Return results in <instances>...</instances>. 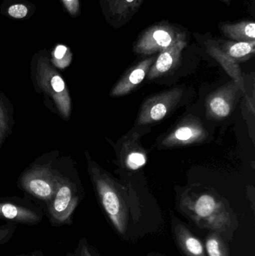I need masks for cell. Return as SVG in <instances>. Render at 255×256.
<instances>
[{
  "label": "cell",
  "instance_id": "6da1fadb",
  "mask_svg": "<svg viewBox=\"0 0 255 256\" xmlns=\"http://www.w3.org/2000/svg\"><path fill=\"white\" fill-rule=\"evenodd\" d=\"M88 172L106 219L120 238L135 243L160 233L163 222L148 216L135 191L115 182L88 156Z\"/></svg>",
  "mask_w": 255,
  "mask_h": 256
},
{
  "label": "cell",
  "instance_id": "7a4b0ae2",
  "mask_svg": "<svg viewBox=\"0 0 255 256\" xmlns=\"http://www.w3.org/2000/svg\"><path fill=\"white\" fill-rule=\"evenodd\" d=\"M178 208L199 230L215 232L227 242L233 240L239 218L226 200L210 191L187 190L178 200Z\"/></svg>",
  "mask_w": 255,
  "mask_h": 256
},
{
  "label": "cell",
  "instance_id": "3957f363",
  "mask_svg": "<svg viewBox=\"0 0 255 256\" xmlns=\"http://www.w3.org/2000/svg\"><path fill=\"white\" fill-rule=\"evenodd\" d=\"M34 86L43 94L55 112L67 121L71 115L72 103L67 85L46 56H39L33 73Z\"/></svg>",
  "mask_w": 255,
  "mask_h": 256
},
{
  "label": "cell",
  "instance_id": "277c9868",
  "mask_svg": "<svg viewBox=\"0 0 255 256\" xmlns=\"http://www.w3.org/2000/svg\"><path fill=\"white\" fill-rule=\"evenodd\" d=\"M83 194L74 182L60 174L58 186L52 201L45 208V214L52 227L59 228L73 224L75 210Z\"/></svg>",
  "mask_w": 255,
  "mask_h": 256
},
{
  "label": "cell",
  "instance_id": "5b68a950",
  "mask_svg": "<svg viewBox=\"0 0 255 256\" xmlns=\"http://www.w3.org/2000/svg\"><path fill=\"white\" fill-rule=\"evenodd\" d=\"M60 174L50 165H34L21 174L18 186L37 201L43 202L46 208L55 195Z\"/></svg>",
  "mask_w": 255,
  "mask_h": 256
},
{
  "label": "cell",
  "instance_id": "8992f818",
  "mask_svg": "<svg viewBox=\"0 0 255 256\" xmlns=\"http://www.w3.org/2000/svg\"><path fill=\"white\" fill-rule=\"evenodd\" d=\"M184 38H187V34L180 28L169 24H157L146 28L139 36L134 45V51L142 55H153Z\"/></svg>",
  "mask_w": 255,
  "mask_h": 256
},
{
  "label": "cell",
  "instance_id": "52a82bcc",
  "mask_svg": "<svg viewBox=\"0 0 255 256\" xmlns=\"http://www.w3.org/2000/svg\"><path fill=\"white\" fill-rule=\"evenodd\" d=\"M44 214L42 208L28 200L0 198V220L32 226L40 224Z\"/></svg>",
  "mask_w": 255,
  "mask_h": 256
},
{
  "label": "cell",
  "instance_id": "ba28073f",
  "mask_svg": "<svg viewBox=\"0 0 255 256\" xmlns=\"http://www.w3.org/2000/svg\"><path fill=\"white\" fill-rule=\"evenodd\" d=\"M182 94L181 88H175L147 99L141 108L137 124L144 126L163 120L178 104Z\"/></svg>",
  "mask_w": 255,
  "mask_h": 256
},
{
  "label": "cell",
  "instance_id": "9c48e42d",
  "mask_svg": "<svg viewBox=\"0 0 255 256\" xmlns=\"http://www.w3.org/2000/svg\"><path fill=\"white\" fill-rule=\"evenodd\" d=\"M238 84L233 81L208 96L206 102L207 116L211 120H223L232 114L236 104Z\"/></svg>",
  "mask_w": 255,
  "mask_h": 256
},
{
  "label": "cell",
  "instance_id": "30bf717a",
  "mask_svg": "<svg viewBox=\"0 0 255 256\" xmlns=\"http://www.w3.org/2000/svg\"><path fill=\"white\" fill-rule=\"evenodd\" d=\"M145 0H100L108 24L115 28L126 25L142 7Z\"/></svg>",
  "mask_w": 255,
  "mask_h": 256
},
{
  "label": "cell",
  "instance_id": "8fae6325",
  "mask_svg": "<svg viewBox=\"0 0 255 256\" xmlns=\"http://www.w3.org/2000/svg\"><path fill=\"white\" fill-rule=\"evenodd\" d=\"M206 136V130L197 118H187L163 140L162 146L165 147L187 146L200 142Z\"/></svg>",
  "mask_w": 255,
  "mask_h": 256
},
{
  "label": "cell",
  "instance_id": "7c38bea8",
  "mask_svg": "<svg viewBox=\"0 0 255 256\" xmlns=\"http://www.w3.org/2000/svg\"><path fill=\"white\" fill-rule=\"evenodd\" d=\"M171 230L174 242L182 256H207L203 240L174 216L171 220Z\"/></svg>",
  "mask_w": 255,
  "mask_h": 256
},
{
  "label": "cell",
  "instance_id": "4fadbf2b",
  "mask_svg": "<svg viewBox=\"0 0 255 256\" xmlns=\"http://www.w3.org/2000/svg\"><path fill=\"white\" fill-rule=\"evenodd\" d=\"M187 38L181 39L172 46L160 52L148 74L149 80L163 76L179 62L183 50L187 46Z\"/></svg>",
  "mask_w": 255,
  "mask_h": 256
},
{
  "label": "cell",
  "instance_id": "5bb4252c",
  "mask_svg": "<svg viewBox=\"0 0 255 256\" xmlns=\"http://www.w3.org/2000/svg\"><path fill=\"white\" fill-rule=\"evenodd\" d=\"M156 57H151L140 62L137 66L130 69L124 78L116 84L111 91L112 97L125 96L133 91L145 79L151 66L156 60Z\"/></svg>",
  "mask_w": 255,
  "mask_h": 256
},
{
  "label": "cell",
  "instance_id": "9a60e30c",
  "mask_svg": "<svg viewBox=\"0 0 255 256\" xmlns=\"http://www.w3.org/2000/svg\"><path fill=\"white\" fill-rule=\"evenodd\" d=\"M121 160L128 170L133 171L139 170L146 164L148 160L146 152L141 146L139 138L135 134L123 144Z\"/></svg>",
  "mask_w": 255,
  "mask_h": 256
},
{
  "label": "cell",
  "instance_id": "2e32d148",
  "mask_svg": "<svg viewBox=\"0 0 255 256\" xmlns=\"http://www.w3.org/2000/svg\"><path fill=\"white\" fill-rule=\"evenodd\" d=\"M220 31L226 37L236 42H255V24L242 21L238 24H223Z\"/></svg>",
  "mask_w": 255,
  "mask_h": 256
},
{
  "label": "cell",
  "instance_id": "e0dca14e",
  "mask_svg": "<svg viewBox=\"0 0 255 256\" xmlns=\"http://www.w3.org/2000/svg\"><path fill=\"white\" fill-rule=\"evenodd\" d=\"M208 50L210 55L212 56L217 61L221 64L225 70L228 72L231 76L234 79V81L238 84L240 90L245 92V86H244V80L241 74V69L238 66V62L228 56L224 52L221 50L217 46L214 44H209L208 46Z\"/></svg>",
  "mask_w": 255,
  "mask_h": 256
},
{
  "label": "cell",
  "instance_id": "ac0fdd59",
  "mask_svg": "<svg viewBox=\"0 0 255 256\" xmlns=\"http://www.w3.org/2000/svg\"><path fill=\"white\" fill-rule=\"evenodd\" d=\"M228 56L235 61L250 58L255 52V42H229L218 46Z\"/></svg>",
  "mask_w": 255,
  "mask_h": 256
},
{
  "label": "cell",
  "instance_id": "d6986e66",
  "mask_svg": "<svg viewBox=\"0 0 255 256\" xmlns=\"http://www.w3.org/2000/svg\"><path fill=\"white\" fill-rule=\"evenodd\" d=\"M228 243L217 233L208 232L204 240L207 256H231Z\"/></svg>",
  "mask_w": 255,
  "mask_h": 256
},
{
  "label": "cell",
  "instance_id": "ffe728a7",
  "mask_svg": "<svg viewBox=\"0 0 255 256\" xmlns=\"http://www.w3.org/2000/svg\"><path fill=\"white\" fill-rule=\"evenodd\" d=\"M73 60V55L67 46L58 45L52 54V64L54 67L64 69L69 66Z\"/></svg>",
  "mask_w": 255,
  "mask_h": 256
},
{
  "label": "cell",
  "instance_id": "44dd1931",
  "mask_svg": "<svg viewBox=\"0 0 255 256\" xmlns=\"http://www.w3.org/2000/svg\"><path fill=\"white\" fill-rule=\"evenodd\" d=\"M11 126V118L7 105L1 97L0 93V148L2 146L6 137L8 136Z\"/></svg>",
  "mask_w": 255,
  "mask_h": 256
},
{
  "label": "cell",
  "instance_id": "7402d4cb",
  "mask_svg": "<svg viewBox=\"0 0 255 256\" xmlns=\"http://www.w3.org/2000/svg\"><path fill=\"white\" fill-rule=\"evenodd\" d=\"M66 256H103L98 250L91 244L86 238H81L73 250L67 252Z\"/></svg>",
  "mask_w": 255,
  "mask_h": 256
},
{
  "label": "cell",
  "instance_id": "603a6c76",
  "mask_svg": "<svg viewBox=\"0 0 255 256\" xmlns=\"http://www.w3.org/2000/svg\"><path fill=\"white\" fill-rule=\"evenodd\" d=\"M17 227L18 224L12 222H7L0 226V248L12 238Z\"/></svg>",
  "mask_w": 255,
  "mask_h": 256
},
{
  "label": "cell",
  "instance_id": "cb8c5ba5",
  "mask_svg": "<svg viewBox=\"0 0 255 256\" xmlns=\"http://www.w3.org/2000/svg\"><path fill=\"white\" fill-rule=\"evenodd\" d=\"M7 13L12 18L21 19V18H25L26 16L28 14V8L24 4H13L9 8Z\"/></svg>",
  "mask_w": 255,
  "mask_h": 256
},
{
  "label": "cell",
  "instance_id": "d4e9b609",
  "mask_svg": "<svg viewBox=\"0 0 255 256\" xmlns=\"http://www.w3.org/2000/svg\"><path fill=\"white\" fill-rule=\"evenodd\" d=\"M62 2L67 12L72 16H76L79 13V10H80L79 0H62Z\"/></svg>",
  "mask_w": 255,
  "mask_h": 256
},
{
  "label": "cell",
  "instance_id": "484cf974",
  "mask_svg": "<svg viewBox=\"0 0 255 256\" xmlns=\"http://www.w3.org/2000/svg\"><path fill=\"white\" fill-rule=\"evenodd\" d=\"M32 254V256H43V252L40 250H35L34 252H33Z\"/></svg>",
  "mask_w": 255,
  "mask_h": 256
},
{
  "label": "cell",
  "instance_id": "4316f807",
  "mask_svg": "<svg viewBox=\"0 0 255 256\" xmlns=\"http://www.w3.org/2000/svg\"><path fill=\"white\" fill-rule=\"evenodd\" d=\"M147 256H164L161 255V254H148V255Z\"/></svg>",
  "mask_w": 255,
  "mask_h": 256
},
{
  "label": "cell",
  "instance_id": "83f0119b",
  "mask_svg": "<svg viewBox=\"0 0 255 256\" xmlns=\"http://www.w3.org/2000/svg\"><path fill=\"white\" fill-rule=\"evenodd\" d=\"M223 1L225 3H226V4H230L231 0H223Z\"/></svg>",
  "mask_w": 255,
  "mask_h": 256
},
{
  "label": "cell",
  "instance_id": "f1b7e54d",
  "mask_svg": "<svg viewBox=\"0 0 255 256\" xmlns=\"http://www.w3.org/2000/svg\"><path fill=\"white\" fill-rule=\"evenodd\" d=\"M33 256V254L32 252H31V254H23V255H19V256Z\"/></svg>",
  "mask_w": 255,
  "mask_h": 256
}]
</instances>
